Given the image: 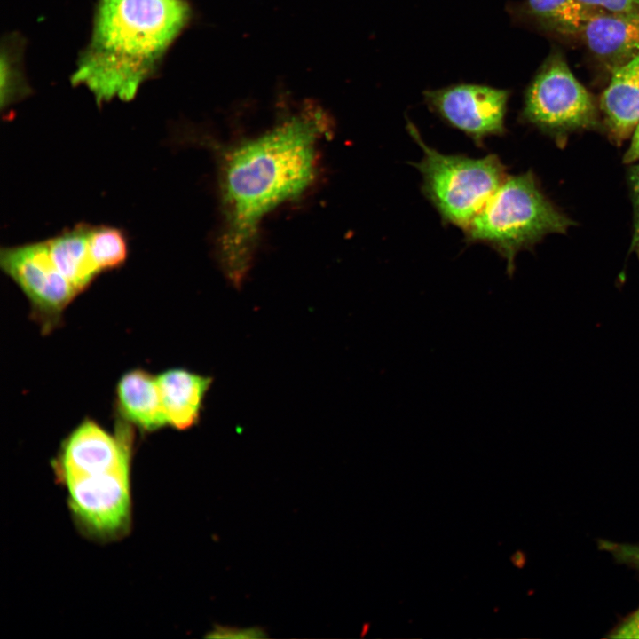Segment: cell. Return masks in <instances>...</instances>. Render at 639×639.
Returning a JSON list of instances; mask_svg holds the SVG:
<instances>
[{
  "label": "cell",
  "instance_id": "18",
  "mask_svg": "<svg viewBox=\"0 0 639 639\" xmlns=\"http://www.w3.org/2000/svg\"><path fill=\"white\" fill-rule=\"evenodd\" d=\"M590 11L612 13H639V0H578Z\"/></svg>",
  "mask_w": 639,
  "mask_h": 639
},
{
  "label": "cell",
  "instance_id": "7",
  "mask_svg": "<svg viewBox=\"0 0 639 639\" xmlns=\"http://www.w3.org/2000/svg\"><path fill=\"white\" fill-rule=\"evenodd\" d=\"M423 99L429 109L449 126L482 146L490 136L506 131L505 116L510 91L478 83H457L426 90Z\"/></svg>",
  "mask_w": 639,
  "mask_h": 639
},
{
  "label": "cell",
  "instance_id": "11",
  "mask_svg": "<svg viewBox=\"0 0 639 639\" xmlns=\"http://www.w3.org/2000/svg\"><path fill=\"white\" fill-rule=\"evenodd\" d=\"M599 107L609 138L620 145L639 122V54L611 74Z\"/></svg>",
  "mask_w": 639,
  "mask_h": 639
},
{
  "label": "cell",
  "instance_id": "19",
  "mask_svg": "<svg viewBox=\"0 0 639 639\" xmlns=\"http://www.w3.org/2000/svg\"><path fill=\"white\" fill-rule=\"evenodd\" d=\"M599 547L610 553L617 561L639 571V544L601 540Z\"/></svg>",
  "mask_w": 639,
  "mask_h": 639
},
{
  "label": "cell",
  "instance_id": "10",
  "mask_svg": "<svg viewBox=\"0 0 639 639\" xmlns=\"http://www.w3.org/2000/svg\"><path fill=\"white\" fill-rule=\"evenodd\" d=\"M576 37L611 74L639 54V13H595Z\"/></svg>",
  "mask_w": 639,
  "mask_h": 639
},
{
  "label": "cell",
  "instance_id": "20",
  "mask_svg": "<svg viewBox=\"0 0 639 639\" xmlns=\"http://www.w3.org/2000/svg\"><path fill=\"white\" fill-rule=\"evenodd\" d=\"M633 203V238L630 251L639 257V164L630 168L627 176Z\"/></svg>",
  "mask_w": 639,
  "mask_h": 639
},
{
  "label": "cell",
  "instance_id": "1",
  "mask_svg": "<svg viewBox=\"0 0 639 639\" xmlns=\"http://www.w3.org/2000/svg\"><path fill=\"white\" fill-rule=\"evenodd\" d=\"M327 125L320 113H302L229 148L221 162L224 229L220 263L239 288L250 268L259 224L314 179L317 143Z\"/></svg>",
  "mask_w": 639,
  "mask_h": 639
},
{
  "label": "cell",
  "instance_id": "22",
  "mask_svg": "<svg viewBox=\"0 0 639 639\" xmlns=\"http://www.w3.org/2000/svg\"><path fill=\"white\" fill-rule=\"evenodd\" d=\"M623 161L626 163H633L639 161V122L632 132L631 142L624 154Z\"/></svg>",
  "mask_w": 639,
  "mask_h": 639
},
{
  "label": "cell",
  "instance_id": "14",
  "mask_svg": "<svg viewBox=\"0 0 639 639\" xmlns=\"http://www.w3.org/2000/svg\"><path fill=\"white\" fill-rule=\"evenodd\" d=\"M506 11L511 20L539 31L566 36H575L596 12L578 0H524L510 2Z\"/></svg>",
  "mask_w": 639,
  "mask_h": 639
},
{
  "label": "cell",
  "instance_id": "9",
  "mask_svg": "<svg viewBox=\"0 0 639 639\" xmlns=\"http://www.w3.org/2000/svg\"><path fill=\"white\" fill-rule=\"evenodd\" d=\"M130 436L123 422L114 436L95 422L83 421L64 443L59 462L64 479L128 469Z\"/></svg>",
  "mask_w": 639,
  "mask_h": 639
},
{
  "label": "cell",
  "instance_id": "4",
  "mask_svg": "<svg viewBox=\"0 0 639 639\" xmlns=\"http://www.w3.org/2000/svg\"><path fill=\"white\" fill-rule=\"evenodd\" d=\"M406 128L423 152L413 163L422 177L423 194L444 222L464 230L507 178L506 167L496 154L472 158L439 153L423 141L412 122Z\"/></svg>",
  "mask_w": 639,
  "mask_h": 639
},
{
  "label": "cell",
  "instance_id": "5",
  "mask_svg": "<svg viewBox=\"0 0 639 639\" xmlns=\"http://www.w3.org/2000/svg\"><path fill=\"white\" fill-rule=\"evenodd\" d=\"M599 110L593 95L573 75L563 54L555 51L528 84L520 118L561 146L572 132L599 129Z\"/></svg>",
  "mask_w": 639,
  "mask_h": 639
},
{
  "label": "cell",
  "instance_id": "21",
  "mask_svg": "<svg viewBox=\"0 0 639 639\" xmlns=\"http://www.w3.org/2000/svg\"><path fill=\"white\" fill-rule=\"evenodd\" d=\"M611 638H639V607L617 626Z\"/></svg>",
  "mask_w": 639,
  "mask_h": 639
},
{
  "label": "cell",
  "instance_id": "3",
  "mask_svg": "<svg viewBox=\"0 0 639 639\" xmlns=\"http://www.w3.org/2000/svg\"><path fill=\"white\" fill-rule=\"evenodd\" d=\"M574 222L543 193L531 170L507 176L480 212L463 230L468 242L493 248L512 276L515 257L550 233H565Z\"/></svg>",
  "mask_w": 639,
  "mask_h": 639
},
{
  "label": "cell",
  "instance_id": "2",
  "mask_svg": "<svg viewBox=\"0 0 639 639\" xmlns=\"http://www.w3.org/2000/svg\"><path fill=\"white\" fill-rule=\"evenodd\" d=\"M189 17L184 0H99L72 83L98 104L133 99Z\"/></svg>",
  "mask_w": 639,
  "mask_h": 639
},
{
  "label": "cell",
  "instance_id": "6",
  "mask_svg": "<svg viewBox=\"0 0 639 639\" xmlns=\"http://www.w3.org/2000/svg\"><path fill=\"white\" fill-rule=\"evenodd\" d=\"M0 264L28 299L43 331L55 328L78 292L53 263L46 241L3 248Z\"/></svg>",
  "mask_w": 639,
  "mask_h": 639
},
{
  "label": "cell",
  "instance_id": "16",
  "mask_svg": "<svg viewBox=\"0 0 639 639\" xmlns=\"http://www.w3.org/2000/svg\"><path fill=\"white\" fill-rule=\"evenodd\" d=\"M88 242L91 258L100 273L119 268L126 261L128 240L119 228L90 225Z\"/></svg>",
  "mask_w": 639,
  "mask_h": 639
},
{
  "label": "cell",
  "instance_id": "15",
  "mask_svg": "<svg viewBox=\"0 0 639 639\" xmlns=\"http://www.w3.org/2000/svg\"><path fill=\"white\" fill-rule=\"evenodd\" d=\"M88 225H79L46 241L58 270L79 293L100 274L89 249Z\"/></svg>",
  "mask_w": 639,
  "mask_h": 639
},
{
  "label": "cell",
  "instance_id": "12",
  "mask_svg": "<svg viewBox=\"0 0 639 639\" xmlns=\"http://www.w3.org/2000/svg\"><path fill=\"white\" fill-rule=\"evenodd\" d=\"M156 379L168 424L178 430L197 424L212 377L185 368H171Z\"/></svg>",
  "mask_w": 639,
  "mask_h": 639
},
{
  "label": "cell",
  "instance_id": "13",
  "mask_svg": "<svg viewBox=\"0 0 639 639\" xmlns=\"http://www.w3.org/2000/svg\"><path fill=\"white\" fill-rule=\"evenodd\" d=\"M116 403L122 419L153 431L169 425L156 376L141 369L125 373L116 388Z\"/></svg>",
  "mask_w": 639,
  "mask_h": 639
},
{
  "label": "cell",
  "instance_id": "17",
  "mask_svg": "<svg viewBox=\"0 0 639 639\" xmlns=\"http://www.w3.org/2000/svg\"><path fill=\"white\" fill-rule=\"evenodd\" d=\"M9 44L1 57V106H8L27 94L28 89L20 75L16 52Z\"/></svg>",
  "mask_w": 639,
  "mask_h": 639
},
{
  "label": "cell",
  "instance_id": "8",
  "mask_svg": "<svg viewBox=\"0 0 639 639\" xmlns=\"http://www.w3.org/2000/svg\"><path fill=\"white\" fill-rule=\"evenodd\" d=\"M70 504L79 518L93 531L112 533L129 518V468L65 479Z\"/></svg>",
  "mask_w": 639,
  "mask_h": 639
}]
</instances>
